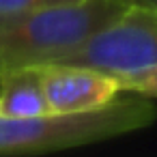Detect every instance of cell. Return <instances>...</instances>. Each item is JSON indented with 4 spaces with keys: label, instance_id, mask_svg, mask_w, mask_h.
I'll use <instances>...</instances> for the list:
<instances>
[{
    "label": "cell",
    "instance_id": "6da1fadb",
    "mask_svg": "<svg viewBox=\"0 0 157 157\" xmlns=\"http://www.w3.org/2000/svg\"><path fill=\"white\" fill-rule=\"evenodd\" d=\"M127 7L123 0H73L0 17V73L60 63Z\"/></svg>",
    "mask_w": 157,
    "mask_h": 157
},
{
    "label": "cell",
    "instance_id": "7a4b0ae2",
    "mask_svg": "<svg viewBox=\"0 0 157 157\" xmlns=\"http://www.w3.org/2000/svg\"><path fill=\"white\" fill-rule=\"evenodd\" d=\"M157 118L151 97L112 99L108 105L33 118H0V155H41L84 146L148 127Z\"/></svg>",
    "mask_w": 157,
    "mask_h": 157
},
{
    "label": "cell",
    "instance_id": "3957f363",
    "mask_svg": "<svg viewBox=\"0 0 157 157\" xmlns=\"http://www.w3.org/2000/svg\"><path fill=\"white\" fill-rule=\"evenodd\" d=\"M60 63L93 67L112 75L157 67V11L127 7L121 17L95 33Z\"/></svg>",
    "mask_w": 157,
    "mask_h": 157
},
{
    "label": "cell",
    "instance_id": "277c9868",
    "mask_svg": "<svg viewBox=\"0 0 157 157\" xmlns=\"http://www.w3.org/2000/svg\"><path fill=\"white\" fill-rule=\"evenodd\" d=\"M41 88L54 114L88 112L108 105L121 93L116 75L67 63L37 65Z\"/></svg>",
    "mask_w": 157,
    "mask_h": 157
},
{
    "label": "cell",
    "instance_id": "5b68a950",
    "mask_svg": "<svg viewBox=\"0 0 157 157\" xmlns=\"http://www.w3.org/2000/svg\"><path fill=\"white\" fill-rule=\"evenodd\" d=\"M54 114L41 88L37 67L0 73V118H33Z\"/></svg>",
    "mask_w": 157,
    "mask_h": 157
},
{
    "label": "cell",
    "instance_id": "8992f818",
    "mask_svg": "<svg viewBox=\"0 0 157 157\" xmlns=\"http://www.w3.org/2000/svg\"><path fill=\"white\" fill-rule=\"evenodd\" d=\"M121 82V90L127 93H136L142 97H157V67L144 69V71H136V73H125V75H116Z\"/></svg>",
    "mask_w": 157,
    "mask_h": 157
},
{
    "label": "cell",
    "instance_id": "52a82bcc",
    "mask_svg": "<svg viewBox=\"0 0 157 157\" xmlns=\"http://www.w3.org/2000/svg\"><path fill=\"white\" fill-rule=\"evenodd\" d=\"M63 2H73V0H0V17L20 15L35 9L52 7V5H63Z\"/></svg>",
    "mask_w": 157,
    "mask_h": 157
},
{
    "label": "cell",
    "instance_id": "ba28073f",
    "mask_svg": "<svg viewBox=\"0 0 157 157\" xmlns=\"http://www.w3.org/2000/svg\"><path fill=\"white\" fill-rule=\"evenodd\" d=\"M129 7H146V9H155L157 11V0H123Z\"/></svg>",
    "mask_w": 157,
    "mask_h": 157
}]
</instances>
